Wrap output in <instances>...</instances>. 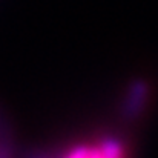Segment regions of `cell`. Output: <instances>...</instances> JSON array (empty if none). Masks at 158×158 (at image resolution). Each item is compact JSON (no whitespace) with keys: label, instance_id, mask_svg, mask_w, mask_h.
Here are the masks:
<instances>
[{"label":"cell","instance_id":"cell-1","mask_svg":"<svg viewBox=\"0 0 158 158\" xmlns=\"http://www.w3.org/2000/svg\"><path fill=\"white\" fill-rule=\"evenodd\" d=\"M149 98V85L148 81L137 78L134 80L126 94H124V100L121 105V114L126 120H135L146 107Z\"/></svg>","mask_w":158,"mask_h":158},{"label":"cell","instance_id":"cell-2","mask_svg":"<svg viewBox=\"0 0 158 158\" xmlns=\"http://www.w3.org/2000/svg\"><path fill=\"white\" fill-rule=\"evenodd\" d=\"M88 158H107V157H105V155L98 151V148H97V146H91V151H89Z\"/></svg>","mask_w":158,"mask_h":158},{"label":"cell","instance_id":"cell-3","mask_svg":"<svg viewBox=\"0 0 158 158\" xmlns=\"http://www.w3.org/2000/svg\"><path fill=\"white\" fill-rule=\"evenodd\" d=\"M32 158H51V157H48L45 154H39V155H35V157H32Z\"/></svg>","mask_w":158,"mask_h":158}]
</instances>
